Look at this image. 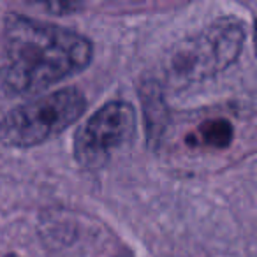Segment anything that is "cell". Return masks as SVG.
<instances>
[{"label": "cell", "mask_w": 257, "mask_h": 257, "mask_svg": "<svg viewBox=\"0 0 257 257\" xmlns=\"http://www.w3.org/2000/svg\"><path fill=\"white\" fill-rule=\"evenodd\" d=\"M0 97H25L85 71L93 44L83 34L11 13L4 30Z\"/></svg>", "instance_id": "cell-1"}, {"label": "cell", "mask_w": 257, "mask_h": 257, "mask_svg": "<svg viewBox=\"0 0 257 257\" xmlns=\"http://www.w3.org/2000/svg\"><path fill=\"white\" fill-rule=\"evenodd\" d=\"M245 37V25L234 16H222L208 23L180 41L166 57V83L183 88L217 76L239 58Z\"/></svg>", "instance_id": "cell-2"}, {"label": "cell", "mask_w": 257, "mask_h": 257, "mask_svg": "<svg viewBox=\"0 0 257 257\" xmlns=\"http://www.w3.org/2000/svg\"><path fill=\"white\" fill-rule=\"evenodd\" d=\"M85 109V95L71 86L23 102L0 120V143L11 148L43 145L67 131Z\"/></svg>", "instance_id": "cell-3"}, {"label": "cell", "mask_w": 257, "mask_h": 257, "mask_svg": "<svg viewBox=\"0 0 257 257\" xmlns=\"http://www.w3.org/2000/svg\"><path fill=\"white\" fill-rule=\"evenodd\" d=\"M136 111L125 100H109L78 128L74 157L85 169H102L111 155L133 140Z\"/></svg>", "instance_id": "cell-4"}, {"label": "cell", "mask_w": 257, "mask_h": 257, "mask_svg": "<svg viewBox=\"0 0 257 257\" xmlns=\"http://www.w3.org/2000/svg\"><path fill=\"white\" fill-rule=\"evenodd\" d=\"M234 138V128L227 118H208L199 123L187 136V145L192 148H210V150H224L231 145Z\"/></svg>", "instance_id": "cell-5"}, {"label": "cell", "mask_w": 257, "mask_h": 257, "mask_svg": "<svg viewBox=\"0 0 257 257\" xmlns=\"http://www.w3.org/2000/svg\"><path fill=\"white\" fill-rule=\"evenodd\" d=\"M157 85H154L152 92H145V109H147V120H148V138L150 141H159L162 131H164V123L162 118L166 116L164 109H162V97L159 95Z\"/></svg>", "instance_id": "cell-6"}, {"label": "cell", "mask_w": 257, "mask_h": 257, "mask_svg": "<svg viewBox=\"0 0 257 257\" xmlns=\"http://www.w3.org/2000/svg\"><path fill=\"white\" fill-rule=\"evenodd\" d=\"M44 8L48 9V11H55L60 15L62 11H69V13H74L78 11V9H81L83 6L81 4H46Z\"/></svg>", "instance_id": "cell-7"}, {"label": "cell", "mask_w": 257, "mask_h": 257, "mask_svg": "<svg viewBox=\"0 0 257 257\" xmlns=\"http://www.w3.org/2000/svg\"><path fill=\"white\" fill-rule=\"evenodd\" d=\"M253 46H255V53H257V20H255V27H253Z\"/></svg>", "instance_id": "cell-8"}, {"label": "cell", "mask_w": 257, "mask_h": 257, "mask_svg": "<svg viewBox=\"0 0 257 257\" xmlns=\"http://www.w3.org/2000/svg\"><path fill=\"white\" fill-rule=\"evenodd\" d=\"M4 257H20V255H18V253H6Z\"/></svg>", "instance_id": "cell-9"}]
</instances>
